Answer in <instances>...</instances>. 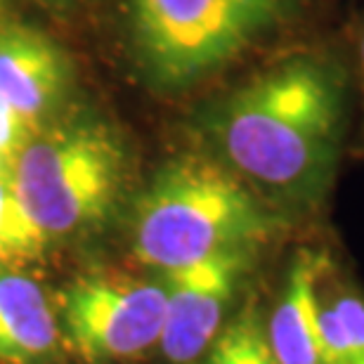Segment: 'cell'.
I'll return each instance as SVG.
<instances>
[{
    "instance_id": "12",
    "label": "cell",
    "mask_w": 364,
    "mask_h": 364,
    "mask_svg": "<svg viewBox=\"0 0 364 364\" xmlns=\"http://www.w3.org/2000/svg\"><path fill=\"white\" fill-rule=\"evenodd\" d=\"M48 242L14 189L10 166H0V267H17L38 258Z\"/></svg>"
},
{
    "instance_id": "15",
    "label": "cell",
    "mask_w": 364,
    "mask_h": 364,
    "mask_svg": "<svg viewBox=\"0 0 364 364\" xmlns=\"http://www.w3.org/2000/svg\"><path fill=\"white\" fill-rule=\"evenodd\" d=\"M0 166H7V164H3V161H0Z\"/></svg>"
},
{
    "instance_id": "6",
    "label": "cell",
    "mask_w": 364,
    "mask_h": 364,
    "mask_svg": "<svg viewBox=\"0 0 364 364\" xmlns=\"http://www.w3.org/2000/svg\"><path fill=\"white\" fill-rule=\"evenodd\" d=\"M256 253H218L164 274L166 315L156 350L168 364H199L242 305Z\"/></svg>"
},
{
    "instance_id": "5",
    "label": "cell",
    "mask_w": 364,
    "mask_h": 364,
    "mask_svg": "<svg viewBox=\"0 0 364 364\" xmlns=\"http://www.w3.org/2000/svg\"><path fill=\"white\" fill-rule=\"evenodd\" d=\"M166 315L161 282L123 272H92L62 301L69 346L85 362H128L156 350Z\"/></svg>"
},
{
    "instance_id": "10",
    "label": "cell",
    "mask_w": 364,
    "mask_h": 364,
    "mask_svg": "<svg viewBox=\"0 0 364 364\" xmlns=\"http://www.w3.org/2000/svg\"><path fill=\"white\" fill-rule=\"evenodd\" d=\"M319 326L329 364H364V291L333 265L319 291Z\"/></svg>"
},
{
    "instance_id": "8",
    "label": "cell",
    "mask_w": 364,
    "mask_h": 364,
    "mask_svg": "<svg viewBox=\"0 0 364 364\" xmlns=\"http://www.w3.org/2000/svg\"><path fill=\"white\" fill-rule=\"evenodd\" d=\"M67 69L60 50L31 26L0 24V102L41 123L64 90Z\"/></svg>"
},
{
    "instance_id": "2",
    "label": "cell",
    "mask_w": 364,
    "mask_h": 364,
    "mask_svg": "<svg viewBox=\"0 0 364 364\" xmlns=\"http://www.w3.org/2000/svg\"><path fill=\"white\" fill-rule=\"evenodd\" d=\"M287 225L223 161L185 154L164 164L137 199L133 251L166 274L218 253H258Z\"/></svg>"
},
{
    "instance_id": "11",
    "label": "cell",
    "mask_w": 364,
    "mask_h": 364,
    "mask_svg": "<svg viewBox=\"0 0 364 364\" xmlns=\"http://www.w3.org/2000/svg\"><path fill=\"white\" fill-rule=\"evenodd\" d=\"M199 364H279L265 336V303L246 294Z\"/></svg>"
},
{
    "instance_id": "13",
    "label": "cell",
    "mask_w": 364,
    "mask_h": 364,
    "mask_svg": "<svg viewBox=\"0 0 364 364\" xmlns=\"http://www.w3.org/2000/svg\"><path fill=\"white\" fill-rule=\"evenodd\" d=\"M41 133V126L0 102V161L12 166L19 151Z\"/></svg>"
},
{
    "instance_id": "9",
    "label": "cell",
    "mask_w": 364,
    "mask_h": 364,
    "mask_svg": "<svg viewBox=\"0 0 364 364\" xmlns=\"http://www.w3.org/2000/svg\"><path fill=\"white\" fill-rule=\"evenodd\" d=\"M57 341L60 324L41 284L14 267H0V362H38Z\"/></svg>"
},
{
    "instance_id": "4",
    "label": "cell",
    "mask_w": 364,
    "mask_h": 364,
    "mask_svg": "<svg viewBox=\"0 0 364 364\" xmlns=\"http://www.w3.org/2000/svg\"><path fill=\"white\" fill-rule=\"evenodd\" d=\"M135 46L161 83H187L230 62L296 10L298 0H128Z\"/></svg>"
},
{
    "instance_id": "14",
    "label": "cell",
    "mask_w": 364,
    "mask_h": 364,
    "mask_svg": "<svg viewBox=\"0 0 364 364\" xmlns=\"http://www.w3.org/2000/svg\"><path fill=\"white\" fill-rule=\"evenodd\" d=\"M360 60H362V69H364V36H362V43H360Z\"/></svg>"
},
{
    "instance_id": "3",
    "label": "cell",
    "mask_w": 364,
    "mask_h": 364,
    "mask_svg": "<svg viewBox=\"0 0 364 364\" xmlns=\"http://www.w3.org/2000/svg\"><path fill=\"white\" fill-rule=\"evenodd\" d=\"M14 189L36 225L64 237L100 223L119 199L126 154L100 126L38 133L10 166Z\"/></svg>"
},
{
    "instance_id": "7",
    "label": "cell",
    "mask_w": 364,
    "mask_h": 364,
    "mask_svg": "<svg viewBox=\"0 0 364 364\" xmlns=\"http://www.w3.org/2000/svg\"><path fill=\"white\" fill-rule=\"evenodd\" d=\"M329 253L301 246L265 303V336L279 364H329L319 326V291L331 267Z\"/></svg>"
},
{
    "instance_id": "1",
    "label": "cell",
    "mask_w": 364,
    "mask_h": 364,
    "mask_svg": "<svg viewBox=\"0 0 364 364\" xmlns=\"http://www.w3.org/2000/svg\"><path fill=\"white\" fill-rule=\"evenodd\" d=\"M225 166L284 218L329 194L343 140V90L317 60H291L237 90L213 116Z\"/></svg>"
}]
</instances>
